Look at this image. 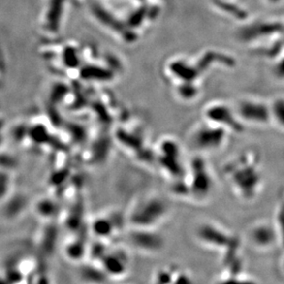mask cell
Returning a JSON list of instances; mask_svg holds the SVG:
<instances>
[{"mask_svg": "<svg viewBox=\"0 0 284 284\" xmlns=\"http://www.w3.org/2000/svg\"><path fill=\"white\" fill-rule=\"evenodd\" d=\"M197 242L204 248L215 251L221 255L224 263L238 255L240 241L229 229L214 221H203L199 223L195 231Z\"/></svg>", "mask_w": 284, "mask_h": 284, "instance_id": "2", "label": "cell"}, {"mask_svg": "<svg viewBox=\"0 0 284 284\" xmlns=\"http://www.w3.org/2000/svg\"><path fill=\"white\" fill-rule=\"evenodd\" d=\"M206 120L223 127L231 133H242L245 125L242 123L233 107L224 102H214L205 109Z\"/></svg>", "mask_w": 284, "mask_h": 284, "instance_id": "7", "label": "cell"}, {"mask_svg": "<svg viewBox=\"0 0 284 284\" xmlns=\"http://www.w3.org/2000/svg\"><path fill=\"white\" fill-rule=\"evenodd\" d=\"M274 73L280 80H284V57L278 61L274 68Z\"/></svg>", "mask_w": 284, "mask_h": 284, "instance_id": "22", "label": "cell"}, {"mask_svg": "<svg viewBox=\"0 0 284 284\" xmlns=\"http://www.w3.org/2000/svg\"><path fill=\"white\" fill-rule=\"evenodd\" d=\"M229 134L223 127L207 121L206 124L197 128L195 134V143L200 150L215 152L224 147Z\"/></svg>", "mask_w": 284, "mask_h": 284, "instance_id": "9", "label": "cell"}, {"mask_svg": "<svg viewBox=\"0 0 284 284\" xmlns=\"http://www.w3.org/2000/svg\"><path fill=\"white\" fill-rule=\"evenodd\" d=\"M283 27L276 22H260L259 24L244 27L239 32V39L243 43L257 42L264 37H270L281 32Z\"/></svg>", "mask_w": 284, "mask_h": 284, "instance_id": "12", "label": "cell"}, {"mask_svg": "<svg viewBox=\"0 0 284 284\" xmlns=\"http://www.w3.org/2000/svg\"><path fill=\"white\" fill-rule=\"evenodd\" d=\"M197 171V173L193 178L191 186V189L193 192L192 195H194L199 201H203L212 195L215 187V182L204 162H198Z\"/></svg>", "mask_w": 284, "mask_h": 284, "instance_id": "11", "label": "cell"}, {"mask_svg": "<svg viewBox=\"0 0 284 284\" xmlns=\"http://www.w3.org/2000/svg\"><path fill=\"white\" fill-rule=\"evenodd\" d=\"M0 284H9V282L6 278L0 277Z\"/></svg>", "mask_w": 284, "mask_h": 284, "instance_id": "25", "label": "cell"}, {"mask_svg": "<svg viewBox=\"0 0 284 284\" xmlns=\"http://www.w3.org/2000/svg\"><path fill=\"white\" fill-rule=\"evenodd\" d=\"M99 264L111 280L122 279L130 269V256L123 246H110Z\"/></svg>", "mask_w": 284, "mask_h": 284, "instance_id": "8", "label": "cell"}, {"mask_svg": "<svg viewBox=\"0 0 284 284\" xmlns=\"http://www.w3.org/2000/svg\"><path fill=\"white\" fill-rule=\"evenodd\" d=\"M268 1L270 2V3H277V2H279L280 0H268Z\"/></svg>", "mask_w": 284, "mask_h": 284, "instance_id": "26", "label": "cell"}, {"mask_svg": "<svg viewBox=\"0 0 284 284\" xmlns=\"http://www.w3.org/2000/svg\"><path fill=\"white\" fill-rule=\"evenodd\" d=\"M45 223L46 226L41 233L39 244L44 254L49 255L52 254V252H54L55 248L57 247L58 229L53 221H47Z\"/></svg>", "mask_w": 284, "mask_h": 284, "instance_id": "16", "label": "cell"}, {"mask_svg": "<svg viewBox=\"0 0 284 284\" xmlns=\"http://www.w3.org/2000/svg\"><path fill=\"white\" fill-rule=\"evenodd\" d=\"M246 239L248 245L257 252H270L280 246L277 230L270 220H257L248 226Z\"/></svg>", "mask_w": 284, "mask_h": 284, "instance_id": "4", "label": "cell"}, {"mask_svg": "<svg viewBox=\"0 0 284 284\" xmlns=\"http://www.w3.org/2000/svg\"><path fill=\"white\" fill-rule=\"evenodd\" d=\"M168 213L167 205L161 199H144L134 206L126 215V225L133 228L158 229L167 218Z\"/></svg>", "mask_w": 284, "mask_h": 284, "instance_id": "3", "label": "cell"}, {"mask_svg": "<svg viewBox=\"0 0 284 284\" xmlns=\"http://www.w3.org/2000/svg\"><path fill=\"white\" fill-rule=\"evenodd\" d=\"M275 214L276 215L273 220V223L277 230L280 246L284 249V190L280 197Z\"/></svg>", "mask_w": 284, "mask_h": 284, "instance_id": "19", "label": "cell"}, {"mask_svg": "<svg viewBox=\"0 0 284 284\" xmlns=\"http://www.w3.org/2000/svg\"><path fill=\"white\" fill-rule=\"evenodd\" d=\"M35 213L37 216L47 222L52 221L55 219L56 215L58 214V210L54 205L49 203L48 201H40L35 206Z\"/></svg>", "mask_w": 284, "mask_h": 284, "instance_id": "20", "label": "cell"}, {"mask_svg": "<svg viewBox=\"0 0 284 284\" xmlns=\"http://www.w3.org/2000/svg\"><path fill=\"white\" fill-rule=\"evenodd\" d=\"M126 240L132 248L147 255H156L163 250L164 237L158 229L127 227Z\"/></svg>", "mask_w": 284, "mask_h": 284, "instance_id": "5", "label": "cell"}, {"mask_svg": "<svg viewBox=\"0 0 284 284\" xmlns=\"http://www.w3.org/2000/svg\"><path fill=\"white\" fill-rule=\"evenodd\" d=\"M2 126H3V125H2V121L0 120V134H1V129H2Z\"/></svg>", "mask_w": 284, "mask_h": 284, "instance_id": "27", "label": "cell"}, {"mask_svg": "<svg viewBox=\"0 0 284 284\" xmlns=\"http://www.w3.org/2000/svg\"><path fill=\"white\" fill-rule=\"evenodd\" d=\"M106 214L98 216L91 222V232L98 239L109 241L118 232L123 230L126 225V220L125 218H116L115 214Z\"/></svg>", "mask_w": 284, "mask_h": 284, "instance_id": "10", "label": "cell"}, {"mask_svg": "<svg viewBox=\"0 0 284 284\" xmlns=\"http://www.w3.org/2000/svg\"><path fill=\"white\" fill-rule=\"evenodd\" d=\"M78 278L82 284H107L112 281L105 273L102 266L97 262L80 263Z\"/></svg>", "mask_w": 284, "mask_h": 284, "instance_id": "13", "label": "cell"}, {"mask_svg": "<svg viewBox=\"0 0 284 284\" xmlns=\"http://www.w3.org/2000/svg\"><path fill=\"white\" fill-rule=\"evenodd\" d=\"M270 123L284 130V97H277L270 102Z\"/></svg>", "mask_w": 284, "mask_h": 284, "instance_id": "18", "label": "cell"}, {"mask_svg": "<svg viewBox=\"0 0 284 284\" xmlns=\"http://www.w3.org/2000/svg\"><path fill=\"white\" fill-rule=\"evenodd\" d=\"M4 201L2 214L3 217L8 221H13L21 217L26 209V199L21 196L7 197Z\"/></svg>", "mask_w": 284, "mask_h": 284, "instance_id": "15", "label": "cell"}, {"mask_svg": "<svg viewBox=\"0 0 284 284\" xmlns=\"http://www.w3.org/2000/svg\"><path fill=\"white\" fill-rule=\"evenodd\" d=\"M234 110L244 125L265 126L270 123V103L253 97H245Z\"/></svg>", "mask_w": 284, "mask_h": 284, "instance_id": "6", "label": "cell"}, {"mask_svg": "<svg viewBox=\"0 0 284 284\" xmlns=\"http://www.w3.org/2000/svg\"><path fill=\"white\" fill-rule=\"evenodd\" d=\"M278 267H279V270L281 272V274L284 277V253L281 255L279 261H278Z\"/></svg>", "mask_w": 284, "mask_h": 284, "instance_id": "23", "label": "cell"}, {"mask_svg": "<svg viewBox=\"0 0 284 284\" xmlns=\"http://www.w3.org/2000/svg\"><path fill=\"white\" fill-rule=\"evenodd\" d=\"M63 251L67 260L80 264L87 256L88 245L82 238L73 237L65 243Z\"/></svg>", "mask_w": 284, "mask_h": 284, "instance_id": "14", "label": "cell"}, {"mask_svg": "<svg viewBox=\"0 0 284 284\" xmlns=\"http://www.w3.org/2000/svg\"><path fill=\"white\" fill-rule=\"evenodd\" d=\"M223 175L233 194L243 201H252L262 187L260 157L254 151H246L223 166Z\"/></svg>", "mask_w": 284, "mask_h": 284, "instance_id": "1", "label": "cell"}, {"mask_svg": "<svg viewBox=\"0 0 284 284\" xmlns=\"http://www.w3.org/2000/svg\"><path fill=\"white\" fill-rule=\"evenodd\" d=\"M9 176L6 171L0 170V201H4L9 193Z\"/></svg>", "mask_w": 284, "mask_h": 284, "instance_id": "21", "label": "cell"}, {"mask_svg": "<svg viewBox=\"0 0 284 284\" xmlns=\"http://www.w3.org/2000/svg\"><path fill=\"white\" fill-rule=\"evenodd\" d=\"M215 284H259L255 279L239 271H226Z\"/></svg>", "mask_w": 284, "mask_h": 284, "instance_id": "17", "label": "cell"}, {"mask_svg": "<svg viewBox=\"0 0 284 284\" xmlns=\"http://www.w3.org/2000/svg\"><path fill=\"white\" fill-rule=\"evenodd\" d=\"M37 284H50L49 283V281H48V279L46 277H43L40 278L39 280H38V283Z\"/></svg>", "mask_w": 284, "mask_h": 284, "instance_id": "24", "label": "cell"}]
</instances>
